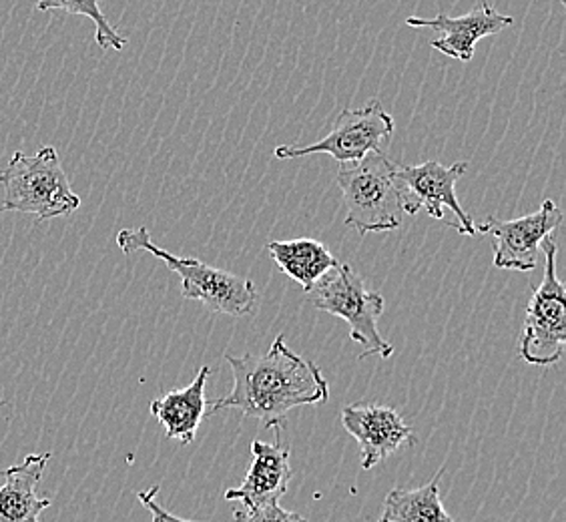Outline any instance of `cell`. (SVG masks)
Masks as SVG:
<instances>
[{
    "label": "cell",
    "mask_w": 566,
    "mask_h": 522,
    "mask_svg": "<svg viewBox=\"0 0 566 522\" xmlns=\"http://www.w3.org/2000/svg\"><path fill=\"white\" fill-rule=\"evenodd\" d=\"M541 250L545 253V275L526 307L518 356L531 366L548 368L565 354L566 290L556 275L555 236L545 238Z\"/></svg>",
    "instance_id": "6"
},
{
    "label": "cell",
    "mask_w": 566,
    "mask_h": 522,
    "mask_svg": "<svg viewBox=\"0 0 566 522\" xmlns=\"http://www.w3.org/2000/svg\"><path fill=\"white\" fill-rule=\"evenodd\" d=\"M469 161L442 165L440 161H424L420 165H396V181L402 189L406 216H416L424 209L430 218L447 221L444 211L454 213V221L447 226L457 229L460 236L474 238L476 223L462 209L457 197V184L469 171Z\"/></svg>",
    "instance_id": "8"
},
{
    "label": "cell",
    "mask_w": 566,
    "mask_h": 522,
    "mask_svg": "<svg viewBox=\"0 0 566 522\" xmlns=\"http://www.w3.org/2000/svg\"><path fill=\"white\" fill-rule=\"evenodd\" d=\"M211 368L201 366L193 382L181 390L167 392L161 398L153 400L149 410L153 418L164 426L165 436L181 445H191L196 440L197 430L208 416V386Z\"/></svg>",
    "instance_id": "14"
},
{
    "label": "cell",
    "mask_w": 566,
    "mask_h": 522,
    "mask_svg": "<svg viewBox=\"0 0 566 522\" xmlns=\"http://www.w3.org/2000/svg\"><path fill=\"white\" fill-rule=\"evenodd\" d=\"M157 494H159V487H153L149 490H143L137 494V499L142 501L143 507L149 511L151 514L153 522H201V521H187V519H181V516H177L174 512L167 511L165 507L159 504L157 501Z\"/></svg>",
    "instance_id": "19"
},
{
    "label": "cell",
    "mask_w": 566,
    "mask_h": 522,
    "mask_svg": "<svg viewBox=\"0 0 566 522\" xmlns=\"http://www.w3.org/2000/svg\"><path fill=\"white\" fill-rule=\"evenodd\" d=\"M0 186L4 187L0 211L33 213L36 226L66 218L81 207L55 147H43L36 155L14 153L11 164L0 169Z\"/></svg>",
    "instance_id": "4"
},
{
    "label": "cell",
    "mask_w": 566,
    "mask_h": 522,
    "mask_svg": "<svg viewBox=\"0 0 566 522\" xmlns=\"http://www.w3.org/2000/svg\"><path fill=\"white\" fill-rule=\"evenodd\" d=\"M117 246L123 253L132 255L137 251H147L153 258L164 261L171 272L181 280V295L206 305L213 314L231 317H248L258 310L260 294L248 278L211 268L196 258H181L171 251L155 246L149 229H120Z\"/></svg>",
    "instance_id": "2"
},
{
    "label": "cell",
    "mask_w": 566,
    "mask_h": 522,
    "mask_svg": "<svg viewBox=\"0 0 566 522\" xmlns=\"http://www.w3.org/2000/svg\"><path fill=\"white\" fill-rule=\"evenodd\" d=\"M7 404H9V400H2V403H0V408H2V406H7Z\"/></svg>",
    "instance_id": "20"
},
{
    "label": "cell",
    "mask_w": 566,
    "mask_h": 522,
    "mask_svg": "<svg viewBox=\"0 0 566 522\" xmlns=\"http://www.w3.org/2000/svg\"><path fill=\"white\" fill-rule=\"evenodd\" d=\"M307 300L319 312L342 317L349 326V337L361 344L359 359L380 356L392 358L394 346L381 337L378 320L386 302L378 292H371L352 265H334L319 282L307 292Z\"/></svg>",
    "instance_id": "5"
},
{
    "label": "cell",
    "mask_w": 566,
    "mask_h": 522,
    "mask_svg": "<svg viewBox=\"0 0 566 522\" xmlns=\"http://www.w3.org/2000/svg\"><path fill=\"white\" fill-rule=\"evenodd\" d=\"M563 223V211L553 199H545L538 211L518 219L486 218L476 231L489 233L499 270L533 272L541 243Z\"/></svg>",
    "instance_id": "9"
},
{
    "label": "cell",
    "mask_w": 566,
    "mask_h": 522,
    "mask_svg": "<svg viewBox=\"0 0 566 522\" xmlns=\"http://www.w3.org/2000/svg\"><path fill=\"white\" fill-rule=\"evenodd\" d=\"M406 24L415 29H432L434 33H442V39H436L430 43L432 49L450 59H457L460 63H470L474 59L479 41L502 33L504 29L514 24V19L494 11L491 4L484 2L476 11L462 17H448L440 12L432 19L410 17Z\"/></svg>",
    "instance_id": "11"
},
{
    "label": "cell",
    "mask_w": 566,
    "mask_h": 522,
    "mask_svg": "<svg viewBox=\"0 0 566 522\" xmlns=\"http://www.w3.org/2000/svg\"><path fill=\"white\" fill-rule=\"evenodd\" d=\"M339 418L346 432L358 442L364 470L378 467L402 447L416 445L415 430L390 406L349 404Z\"/></svg>",
    "instance_id": "10"
},
{
    "label": "cell",
    "mask_w": 566,
    "mask_h": 522,
    "mask_svg": "<svg viewBox=\"0 0 566 522\" xmlns=\"http://www.w3.org/2000/svg\"><path fill=\"white\" fill-rule=\"evenodd\" d=\"M51 455H29L19 464L4 468L0 484V522H41L51 499L36 492Z\"/></svg>",
    "instance_id": "13"
},
{
    "label": "cell",
    "mask_w": 566,
    "mask_h": 522,
    "mask_svg": "<svg viewBox=\"0 0 566 522\" xmlns=\"http://www.w3.org/2000/svg\"><path fill=\"white\" fill-rule=\"evenodd\" d=\"M444 468L418 489H392L384 499L378 522H454L440 499Z\"/></svg>",
    "instance_id": "16"
},
{
    "label": "cell",
    "mask_w": 566,
    "mask_h": 522,
    "mask_svg": "<svg viewBox=\"0 0 566 522\" xmlns=\"http://www.w3.org/2000/svg\"><path fill=\"white\" fill-rule=\"evenodd\" d=\"M226 359L233 372V388L209 404L208 416L238 410L273 430L294 408L329 400V386L319 366L287 348L283 334L273 340L265 354H226Z\"/></svg>",
    "instance_id": "1"
},
{
    "label": "cell",
    "mask_w": 566,
    "mask_h": 522,
    "mask_svg": "<svg viewBox=\"0 0 566 522\" xmlns=\"http://www.w3.org/2000/svg\"><path fill=\"white\" fill-rule=\"evenodd\" d=\"M273 430H275L273 442H263V440L251 442L253 462L250 470L238 489L226 490L223 494L226 501H240L245 509H253L265 502H280L283 494L287 492V487L294 479V468L290 460L292 452L290 447L282 445L280 428H273Z\"/></svg>",
    "instance_id": "12"
},
{
    "label": "cell",
    "mask_w": 566,
    "mask_h": 522,
    "mask_svg": "<svg viewBox=\"0 0 566 522\" xmlns=\"http://www.w3.org/2000/svg\"><path fill=\"white\" fill-rule=\"evenodd\" d=\"M235 522H307L297 512L285 511L280 502H265L253 509H235Z\"/></svg>",
    "instance_id": "18"
},
{
    "label": "cell",
    "mask_w": 566,
    "mask_h": 522,
    "mask_svg": "<svg viewBox=\"0 0 566 522\" xmlns=\"http://www.w3.org/2000/svg\"><path fill=\"white\" fill-rule=\"evenodd\" d=\"M394 129L392 115L381 107L380 101H370L361 109L342 111L324 139L312 145H280L273 155L275 159L292 161L326 153L339 165L356 164L370 153L381 152V147L392 139Z\"/></svg>",
    "instance_id": "7"
},
{
    "label": "cell",
    "mask_w": 566,
    "mask_h": 522,
    "mask_svg": "<svg viewBox=\"0 0 566 522\" xmlns=\"http://www.w3.org/2000/svg\"><path fill=\"white\" fill-rule=\"evenodd\" d=\"M36 11H63L66 14L87 17L95 22V41L101 49L123 51L127 46V39L120 36L119 31L107 21L98 7V0H39Z\"/></svg>",
    "instance_id": "17"
},
{
    "label": "cell",
    "mask_w": 566,
    "mask_h": 522,
    "mask_svg": "<svg viewBox=\"0 0 566 522\" xmlns=\"http://www.w3.org/2000/svg\"><path fill=\"white\" fill-rule=\"evenodd\" d=\"M336 181L346 206V226L361 238L402 228V189L396 181V164L386 153H370L356 164L339 165Z\"/></svg>",
    "instance_id": "3"
},
{
    "label": "cell",
    "mask_w": 566,
    "mask_h": 522,
    "mask_svg": "<svg viewBox=\"0 0 566 522\" xmlns=\"http://www.w3.org/2000/svg\"><path fill=\"white\" fill-rule=\"evenodd\" d=\"M268 251L277 263V268L290 280L300 283L305 292H310L334 265H338L334 253L327 250L322 241L310 238L270 241Z\"/></svg>",
    "instance_id": "15"
}]
</instances>
